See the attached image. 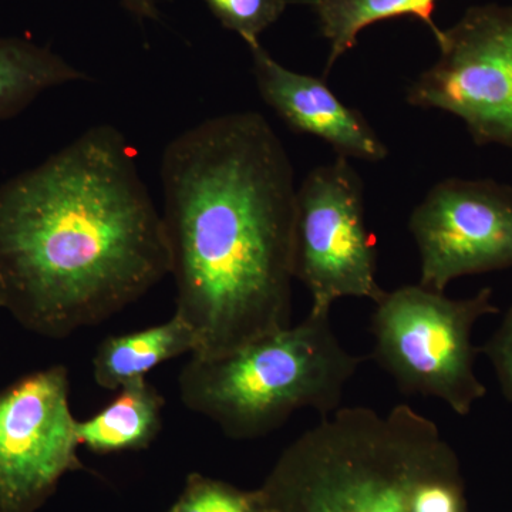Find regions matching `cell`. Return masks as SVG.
Segmentation results:
<instances>
[{
  "label": "cell",
  "mask_w": 512,
  "mask_h": 512,
  "mask_svg": "<svg viewBox=\"0 0 512 512\" xmlns=\"http://www.w3.org/2000/svg\"><path fill=\"white\" fill-rule=\"evenodd\" d=\"M175 315L212 357L291 326L296 190L256 111L221 114L165 147L160 167Z\"/></svg>",
  "instance_id": "1"
},
{
  "label": "cell",
  "mask_w": 512,
  "mask_h": 512,
  "mask_svg": "<svg viewBox=\"0 0 512 512\" xmlns=\"http://www.w3.org/2000/svg\"><path fill=\"white\" fill-rule=\"evenodd\" d=\"M170 275L163 217L119 128L0 184V311L46 339L103 323Z\"/></svg>",
  "instance_id": "2"
},
{
  "label": "cell",
  "mask_w": 512,
  "mask_h": 512,
  "mask_svg": "<svg viewBox=\"0 0 512 512\" xmlns=\"http://www.w3.org/2000/svg\"><path fill=\"white\" fill-rule=\"evenodd\" d=\"M454 468L456 451L413 407H340L282 451L254 512H414L417 488Z\"/></svg>",
  "instance_id": "3"
},
{
  "label": "cell",
  "mask_w": 512,
  "mask_h": 512,
  "mask_svg": "<svg viewBox=\"0 0 512 512\" xmlns=\"http://www.w3.org/2000/svg\"><path fill=\"white\" fill-rule=\"evenodd\" d=\"M363 360L343 348L330 312L311 311L298 325L231 352L191 356L178 376V393L190 412L217 424L229 439H261L299 410L335 413Z\"/></svg>",
  "instance_id": "4"
},
{
  "label": "cell",
  "mask_w": 512,
  "mask_h": 512,
  "mask_svg": "<svg viewBox=\"0 0 512 512\" xmlns=\"http://www.w3.org/2000/svg\"><path fill=\"white\" fill-rule=\"evenodd\" d=\"M370 332L372 357L404 394L433 397L458 416H467L487 387L478 379L473 329L484 316L500 312L493 289L470 298L406 285L384 291L375 303Z\"/></svg>",
  "instance_id": "5"
},
{
  "label": "cell",
  "mask_w": 512,
  "mask_h": 512,
  "mask_svg": "<svg viewBox=\"0 0 512 512\" xmlns=\"http://www.w3.org/2000/svg\"><path fill=\"white\" fill-rule=\"evenodd\" d=\"M440 56L407 103L458 117L477 146L512 150V6H471L436 37Z\"/></svg>",
  "instance_id": "6"
},
{
  "label": "cell",
  "mask_w": 512,
  "mask_h": 512,
  "mask_svg": "<svg viewBox=\"0 0 512 512\" xmlns=\"http://www.w3.org/2000/svg\"><path fill=\"white\" fill-rule=\"evenodd\" d=\"M376 275L362 178L338 156L313 168L296 192L295 279L311 293V311L330 312L339 299L379 301Z\"/></svg>",
  "instance_id": "7"
},
{
  "label": "cell",
  "mask_w": 512,
  "mask_h": 512,
  "mask_svg": "<svg viewBox=\"0 0 512 512\" xmlns=\"http://www.w3.org/2000/svg\"><path fill=\"white\" fill-rule=\"evenodd\" d=\"M69 369L46 367L0 390V512H39L84 470Z\"/></svg>",
  "instance_id": "8"
},
{
  "label": "cell",
  "mask_w": 512,
  "mask_h": 512,
  "mask_svg": "<svg viewBox=\"0 0 512 512\" xmlns=\"http://www.w3.org/2000/svg\"><path fill=\"white\" fill-rule=\"evenodd\" d=\"M420 285L444 292L454 279L512 268V187L448 178L410 215Z\"/></svg>",
  "instance_id": "9"
},
{
  "label": "cell",
  "mask_w": 512,
  "mask_h": 512,
  "mask_svg": "<svg viewBox=\"0 0 512 512\" xmlns=\"http://www.w3.org/2000/svg\"><path fill=\"white\" fill-rule=\"evenodd\" d=\"M248 49L259 94L292 131L320 138L348 160L377 163L389 156L369 121L346 106L325 80L282 66L259 42Z\"/></svg>",
  "instance_id": "10"
},
{
  "label": "cell",
  "mask_w": 512,
  "mask_h": 512,
  "mask_svg": "<svg viewBox=\"0 0 512 512\" xmlns=\"http://www.w3.org/2000/svg\"><path fill=\"white\" fill-rule=\"evenodd\" d=\"M198 339L194 329L180 316L150 328L101 340L93 356V379L104 390L117 392L168 360L195 355Z\"/></svg>",
  "instance_id": "11"
},
{
  "label": "cell",
  "mask_w": 512,
  "mask_h": 512,
  "mask_svg": "<svg viewBox=\"0 0 512 512\" xmlns=\"http://www.w3.org/2000/svg\"><path fill=\"white\" fill-rule=\"evenodd\" d=\"M100 412L79 421L80 446L94 454L147 450L163 430L165 399L147 379L128 383Z\"/></svg>",
  "instance_id": "12"
},
{
  "label": "cell",
  "mask_w": 512,
  "mask_h": 512,
  "mask_svg": "<svg viewBox=\"0 0 512 512\" xmlns=\"http://www.w3.org/2000/svg\"><path fill=\"white\" fill-rule=\"evenodd\" d=\"M89 76L49 47L0 36V123L18 116L43 93Z\"/></svg>",
  "instance_id": "13"
},
{
  "label": "cell",
  "mask_w": 512,
  "mask_h": 512,
  "mask_svg": "<svg viewBox=\"0 0 512 512\" xmlns=\"http://www.w3.org/2000/svg\"><path fill=\"white\" fill-rule=\"evenodd\" d=\"M437 2L439 0H306L316 13L320 35L329 45L325 76L357 45L362 30L383 20L412 16L423 22L436 39L441 32L434 22Z\"/></svg>",
  "instance_id": "14"
},
{
  "label": "cell",
  "mask_w": 512,
  "mask_h": 512,
  "mask_svg": "<svg viewBox=\"0 0 512 512\" xmlns=\"http://www.w3.org/2000/svg\"><path fill=\"white\" fill-rule=\"evenodd\" d=\"M168 512H254V494L227 481L192 473Z\"/></svg>",
  "instance_id": "15"
},
{
  "label": "cell",
  "mask_w": 512,
  "mask_h": 512,
  "mask_svg": "<svg viewBox=\"0 0 512 512\" xmlns=\"http://www.w3.org/2000/svg\"><path fill=\"white\" fill-rule=\"evenodd\" d=\"M225 29L237 33L247 45L284 15L288 0H205Z\"/></svg>",
  "instance_id": "16"
},
{
  "label": "cell",
  "mask_w": 512,
  "mask_h": 512,
  "mask_svg": "<svg viewBox=\"0 0 512 512\" xmlns=\"http://www.w3.org/2000/svg\"><path fill=\"white\" fill-rule=\"evenodd\" d=\"M480 352L490 360L501 392L512 403V305Z\"/></svg>",
  "instance_id": "17"
},
{
  "label": "cell",
  "mask_w": 512,
  "mask_h": 512,
  "mask_svg": "<svg viewBox=\"0 0 512 512\" xmlns=\"http://www.w3.org/2000/svg\"><path fill=\"white\" fill-rule=\"evenodd\" d=\"M121 6L130 12L134 18L143 20H160V12L154 0H120Z\"/></svg>",
  "instance_id": "18"
},
{
  "label": "cell",
  "mask_w": 512,
  "mask_h": 512,
  "mask_svg": "<svg viewBox=\"0 0 512 512\" xmlns=\"http://www.w3.org/2000/svg\"><path fill=\"white\" fill-rule=\"evenodd\" d=\"M168 512V511H167Z\"/></svg>",
  "instance_id": "19"
}]
</instances>
